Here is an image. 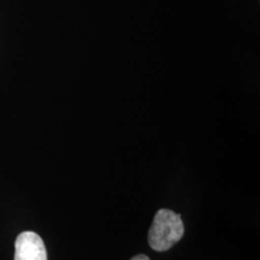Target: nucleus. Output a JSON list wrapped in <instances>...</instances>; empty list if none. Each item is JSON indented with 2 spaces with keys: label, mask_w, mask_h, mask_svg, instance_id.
<instances>
[{
  "label": "nucleus",
  "mask_w": 260,
  "mask_h": 260,
  "mask_svg": "<svg viewBox=\"0 0 260 260\" xmlns=\"http://www.w3.org/2000/svg\"><path fill=\"white\" fill-rule=\"evenodd\" d=\"M184 234V225L180 214L168 209L155 213L148 232V243L152 249L165 252L180 241Z\"/></svg>",
  "instance_id": "nucleus-1"
},
{
  "label": "nucleus",
  "mask_w": 260,
  "mask_h": 260,
  "mask_svg": "<svg viewBox=\"0 0 260 260\" xmlns=\"http://www.w3.org/2000/svg\"><path fill=\"white\" fill-rule=\"evenodd\" d=\"M15 260H47L46 247L37 233L19 234L15 243Z\"/></svg>",
  "instance_id": "nucleus-2"
},
{
  "label": "nucleus",
  "mask_w": 260,
  "mask_h": 260,
  "mask_svg": "<svg viewBox=\"0 0 260 260\" xmlns=\"http://www.w3.org/2000/svg\"><path fill=\"white\" fill-rule=\"evenodd\" d=\"M130 260H149V258L147 255H145V254H138V255H135L134 258H132Z\"/></svg>",
  "instance_id": "nucleus-3"
}]
</instances>
